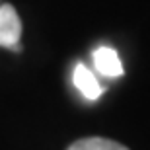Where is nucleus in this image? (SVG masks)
<instances>
[{
	"label": "nucleus",
	"instance_id": "nucleus-1",
	"mask_svg": "<svg viewBox=\"0 0 150 150\" xmlns=\"http://www.w3.org/2000/svg\"><path fill=\"white\" fill-rule=\"evenodd\" d=\"M22 20L12 4H0V47L12 51H22Z\"/></svg>",
	"mask_w": 150,
	"mask_h": 150
},
{
	"label": "nucleus",
	"instance_id": "nucleus-2",
	"mask_svg": "<svg viewBox=\"0 0 150 150\" xmlns=\"http://www.w3.org/2000/svg\"><path fill=\"white\" fill-rule=\"evenodd\" d=\"M94 64L96 70L107 78H117L123 74V64L117 51L111 47H98L94 51Z\"/></svg>",
	"mask_w": 150,
	"mask_h": 150
},
{
	"label": "nucleus",
	"instance_id": "nucleus-3",
	"mask_svg": "<svg viewBox=\"0 0 150 150\" xmlns=\"http://www.w3.org/2000/svg\"><path fill=\"white\" fill-rule=\"evenodd\" d=\"M72 82L86 100H98L103 92V88L100 86V82L96 80L94 72L90 70L86 64L82 62H78L76 67H74V74H72Z\"/></svg>",
	"mask_w": 150,
	"mask_h": 150
},
{
	"label": "nucleus",
	"instance_id": "nucleus-4",
	"mask_svg": "<svg viewBox=\"0 0 150 150\" xmlns=\"http://www.w3.org/2000/svg\"><path fill=\"white\" fill-rule=\"evenodd\" d=\"M68 150H129V148L115 142V140L101 139V137H90V139H80L72 142L68 146Z\"/></svg>",
	"mask_w": 150,
	"mask_h": 150
}]
</instances>
